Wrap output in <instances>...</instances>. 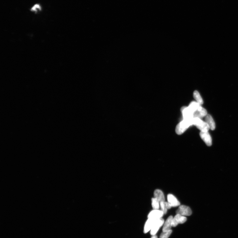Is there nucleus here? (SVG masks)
<instances>
[{
    "label": "nucleus",
    "mask_w": 238,
    "mask_h": 238,
    "mask_svg": "<svg viewBox=\"0 0 238 238\" xmlns=\"http://www.w3.org/2000/svg\"><path fill=\"white\" fill-rule=\"evenodd\" d=\"M183 119L178 125L176 128L177 134L181 135L189 127L193 125V119Z\"/></svg>",
    "instance_id": "nucleus-1"
},
{
    "label": "nucleus",
    "mask_w": 238,
    "mask_h": 238,
    "mask_svg": "<svg viewBox=\"0 0 238 238\" xmlns=\"http://www.w3.org/2000/svg\"><path fill=\"white\" fill-rule=\"evenodd\" d=\"M192 122L193 125L196 126L201 132H208L210 129L207 123L203 121L201 119L197 117L193 118Z\"/></svg>",
    "instance_id": "nucleus-2"
},
{
    "label": "nucleus",
    "mask_w": 238,
    "mask_h": 238,
    "mask_svg": "<svg viewBox=\"0 0 238 238\" xmlns=\"http://www.w3.org/2000/svg\"><path fill=\"white\" fill-rule=\"evenodd\" d=\"M176 213L177 214H179L184 216H190L192 213L191 209L188 206L185 205L180 206Z\"/></svg>",
    "instance_id": "nucleus-3"
},
{
    "label": "nucleus",
    "mask_w": 238,
    "mask_h": 238,
    "mask_svg": "<svg viewBox=\"0 0 238 238\" xmlns=\"http://www.w3.org/2000/svg\"><path fill=\"white\" fill-rule=\"evenodd\" d=\"M164 223V221L163 218L158 219L155 222L154 226L150 231V234L152 236L156 234L157 231L160 229Z\"/></svg>",
    "instance_id": "nucleus-4"
},
{
    "label": "nucleus",
    "mask_w": 238,
    "mask_h": 238,
    "mask_svg": "<svg viewBox=\"0 0 238 238\" xmlns=\"http://www.w3.org/2000/svg\"><path fill=\"white\" fill-rule=\"evenodd\" d=\"M181 110L183 119H191L194 118L193 113L189 107H183Z\"/></svg>",
    "instance_id": "nucleus-5"
},
{
    "label": "nucleus",
    "mask_w": 238,
    "mask_h": 238,
    "mask_svg": "<svg viewBox=\"0 0 238 238\" xmlns=\"http://www.w3.org/2000/svg\"><path fill=\"white\" fill-rule=\"evenodd\" d=\"M187 220V218L185 216L179 214H177L173 218L172 227H176L179 224L185 223Z\"/></svg>",
    "instance_id": "nucleus-6"
},
{
    "label": "nucleus",
    "mask_w": 238,
    "mask_h": 238,
    "mask_svg": "<svg viewBox=\"0 0 238 238\" xmlns=\"http://www.w3.org/2000/svg\"><path fill=\"white\" fill-rule=\"evenodd\" d=\"M164 215L163 212L159 209H154L150 212L148 215V218L160 219Z\"/></svg>",
    "instance_id": "nucleus-7"
},
{
    "label": "nucleus",
    "mask_w": 238,
    "mask_h": 238,
    "mask_svg": "<svg viewBox=\"0 0 238 238\" xmlns=\"http://www.w3.org/2000/svg\"><path fill=\"white\" fill-rule=\"evenodd\" d=\"M200 136L202 140L208 146H210L212 144L211 137L208 132H201L200 133Z\"/></svg>",
    "instance_id": "nucleus-8"
},
{
    "label": "nucleus",
    "mask_w": 238,
    "mask_h": 238,
    "mask_svg": "<svg viewBox=\"0 0 238 238\" xmlns=\"http://www.w3.org/2000/svg\"><path fill=\"white\" fill-rule=\"evenodd\" d=\"M158 219H157L153 218H148V220L145 222L144 227V232L145 234L147 233L151 230L155 222Z\"/></svg>",
    "instance_id": "nucleus-9"
},
{
    "label": "nucleus",
    "mask_w": 238,
    "mask_h": 238,
    "mask_svg": "<svg viewBox=\"0 0 238 238\" xmlns=\"http://www.w3.org/2000/svg\"><path fill=\"white\" fill-rule=\"evenodd\" d=\"M168 202L172 207H177L180 205V202L172 194H169L167 195Z\"/></svg>",
    "instance_id": "nucleus-10"
},
{
    "label": "nucleus",
    "mask_w": 238,
    "mask_h": 238,
    "mask_svg": "<svg viewBox=\"0 0 238 238\" xmlns=\"http://www.w3.org/2000/svg\"><path fill=\"white\" fill-rule=\"evenodd\" d=\"M207 111L201 106L199 107L198 110L193 113L194 118L197 117L201 119L203 117L206 116L207 115Z\"/></svg>",
    "instance_id": "nucleus-11"
},
{
    "label": "nucleus",
    "mask_w": 238,
    "mask_h": 238,
    "mask_svg": "<svg viewBox=\"0 0 238 238\" xmlns=\"http://www.w3.org/2000/svg\"><path fill=\"white\" fill-rule=\"evenodd\" d=\"M173 218L172 216H171L167 219L166 221L164 222L163 228V232H166V231L171 230V228L172 227Z\"/></svg>",
    "instance_id": "nucleus-12"
},
{
    "label": "nucleus",
    "mask_w": 238,
    "mask_h": 238,
    "mask_svg": "<svg viewBox=\"0 0 238 238\" xmlns=\"http://www.w3.org/2000/svg\"><path fill=\"white\" fill-rule=\"evenodd\" d=\"M154 198L160 202L165 201V198L163 193L162 190L157 189L154 192Z\"/></svg>",
    "instance_id": "nucleus-13"
},
{
    "label": "nucleus",
    "mask_w": 238,
    "mask_h": 238,
    "mask_svg": "<svg viewBox=\"0 0 238 238\" xmlns=\"http://www.w3.org/2000/svg\"><path fill=\"white\" fill-rule=\"evenodd\" d=\"M205 122L207 124L209 128L212 130H214L216 128L215 123L212 116L207 114L205 116Z\"/></svg>",
    "instance_id": "nucleus-14"
},
{
    "label": "nucleus",
    "mask_w": 238,
    "mask_h": 238,
    "mask_svg": "<svg viewBox=\"0 0 238 238\" xmlns=\"http://www.w3.org/2000/svg\"><path fill=\"white\" fill-rule=\"evenodd\" d=\"M160 207L161 210L163 212L164 214L167 213L168 209H170L172 207L169 202L165 201L160 202Z\"/></svg>",
    "instance_id": "nucleus-15"
},
{
    "label": "nucleus",
    "mask_w": 238,
    "mask_h": 238,
    "mask_svg": "<svg viewBox=\"0 0 238 238\" xmlns=\"http://www.w3.org/2000/svg\"><path fill=\"white\" fill-rule=\"evenodd\" d=\"M201 106V104H200L196 101H193L190 103L189 107L193 113H194L198 110L199 108Z\"/></svg>",
    "instance_id": "nucleus-16"
},
{
    "label": "nucleus",
    "mask_w": 238,
    "mask_h": 238,
    "mask_svg": "<svg viewBox=\"0 0 238 238\" xmlns=\"http://www.w3.org/2000/svg\"><path fill=\"white\" fill-rule=\"evenodd\" d=\"M193 97L196 100V102H197L201 105L203 104V103H204L203 102V100L198 92L197 91H195L193 93Z\"/></svg>",
    "instance_id": "nucleus-17"
},
{
    "label": "nucleus",
    "mask_w": 238,
    "mask_h": 238,
    "mask_svg": "<svg viewBox=\"0 0 238 238\" xmlns=\"http://www.w3.org/2000/svg\"><path fill=\"white\" fill-rule=\"evenodd\" d=\"M151 205L154 209H159L160 207V202L154 198L151 199Z\"/></svg>",
    "instance_id": "nucleus-18"
},
{
    "label": "nucleus",
    "mask_w": 238,
    "mask_h": 238,
    "mask_svg": "<svg viewBox=\"0 0 238 238\" xmlns=\"http://www.w3.org/2000/svg\"><path fill=\"white\" fill-rule=\"evenodd\" d=\"M172 233V230H170L166 232H163L161 234L160 238H169Z\"/></svg>",
    "instance_id": "nucleus-19"
},
{
    "label": "nucleus",
    "mask_w": 238,
    "mask_h": 238,
    "mask_svg": "<svg viewBox=\"0 0 238 238\" xmlns=\"http://www.w3.org/2000/svg\"><path fill=\"white\" fill-rule=\"evenodd\" d=\"M41 10V6L40 4H35L31 9V11L34 12L36 13H37L38 11H40Z\"/></svg>",
    "instance_id": "nucleus-20"
},
{
    "label": "nucleus",
    "mask_w": 238,
    "mask_h": 238,
    "mask_svg": "<svg viewBox=\"0 0 238 238\" xmlns=\"http://www.w3.org/2000/svg\"><path fill=\"white\" fill-rule=\"evenodd\" d=\"M151 238H158L157 236L156 235H155L152 236Z\"/></svg>",
    "instance_id": "nucleus-21"
}]
</instances>
